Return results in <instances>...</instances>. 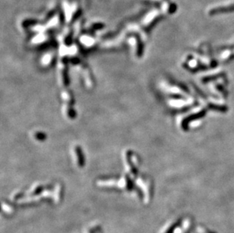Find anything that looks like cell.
I'll list each match as a JSON object with an SVG mask.
<instances>
[{
	"label": "cell",
	"mask_w": 234,
	"mask_h": 233,
	"mask_svg": "<svg viewBox=\"0 0 234 233\" xmlns=\"http://www.w3.org/2000/svg\"><path fill=\"white\" fill-rule=\"evenodd\" d=\"M62 12L65 16V20L68 24L74 23L78 20L81 14V8L77 1L73 0H66L63 4L61 8Z\"/></svg>",
	"instance_id": "1"
},
{
	"label": "cell",
	"mask_w": 234,
	"mask_h": 233,
	"mask_svg": "<svg viewBox=\"0 0 234 233\" xmlns=\"http://www.w3.org/2000/svg\"><path fill=\"white\" fill-rule=\"evenodd\" d=\"M159 11H152L151 12H149L147 15H146L144 17L143 20V25L146 27H149L151 25H152L153 23L155 22V20H157L159 19Z\"/></svg>",
	"instance_id": "2"
},
{
	"label": "cell",
	"mask_w": 234,
	"mask_h": 233,
	"mask_svg": "<svg viewBox=\"0 0 234 233\" xmlns=\"http://www.w3.org/2000/svg\"><path fill=\"white\" fill-rule=\"evenodd\" d=\"M234 11V4H232V5H226V6L217 7V8H214V9L211 10L210 14H220V13L229 12V11Z\"/></svg>",
	"instance_id": "3"
},
{
	"label": "cell",
	"mask_w": 234,
	"mask_h": 233,
	"mask_svg": "<svg viewBox=\"0 0 234 233\" xmlns=\"http://www.w3.org/2000/svg\"><path fill=\"white\" fill-rule=\"evenodd\" d=\"M37 21H36L34 19H25L24 21L22 22L21 25L23 27L26 28V27H32V26L35 25V24H36Z\"/></svg>",
	"instance_id": "4"
},
{
	"label": "cell",
	"mask_w": 234,
	"mask_h": 233,
	"mask_svg": "<svg viewBox=\"0 0 234 233\" xmlns=\"http://www.w3.org/2000/svg\"><path fill=\"white\" fill-rule=\"evenodd\" d=\"M180 221H178L177 222H175V223H174L173 225H171V226H170L169 228H168V229L167 230L166 232L165 233H174V230L176 229L177 228L178 225H180Z\"/></svg>",
	"instance_id": "5"
},
{
	"label": "cell",
	"mask_w": 234,
	"mask_h": 233,
	"mask_svg": "<svg viewBox=\"0 0 234 233\" xmlns=\"http://www.w3.org/2000/svg\"><path fill=\"white\" fill-rule=\"evenodd\" d=\"M90 27L93 28V30H99V29H102L104 27V24L101 22H95L90 25Z\"/></svg>",
	"instance_id": "6"
}]
</instances>
